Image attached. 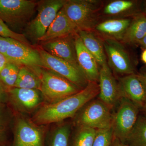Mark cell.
Returning <instances> with one entry per match:
<instances>
[{"mask_svg": "<svg viewBox=\"0 0 146 146\" xmlns=\"http://www.w3.org/2000/svg\"><path fill=\"white\" fill-rule=\"evenodd\" d=\"M99 93L98 82H89L87 86L78 93L56 102L42 106L33 118L38 125L62 121L76 115L84 106L98 96Z\"/></svg>", "mask_w": 146, "mask_h": 146, "instance_id": "1", "label": "cell"}, {"mask_svg": "<svg viewBox=\"0 0 146 146\" xmlns=\"http://www.w3.org/2000/svg\"><path fill=\"white\" fill-rule=\"evenodd\" d=\"M65 13L78 31H92L98 23V12L100 2L95 0H67Z\"/></svg>", "mask_w": 146, "mask_h": 146, "instance_id": "2", "label": "cell"}, {"mask_svg": "<svg viewBox=\"0 0 146 146\" xmlns=\"http://www.w3.org/2000/svg\"><path fill=\"white\" fill-rule=\"evenodd\" d=\"M39 77L41 82L40 92L49 103L63 100L82 89L65 78L46 69H41Z\"/></svg>", "mask_w": 146, "mask_h": 146, "instance_id": "3", "label": "cell"}, {"mask_svg": "<svg viewBox=\"0 0 146 146\" xmlns=\"http://www.w3.org/2000/svg\"><path fill=\"white\" fill-rule=\"evenodd\" d=\"M112 110L99 99L94 98L77 113L76 125L96 130L111 127L113 117Z\"/></svg>", "mask_w": 146, "mask_h": 146, "instance_id": "4", "label": "cell"}, {"mask_svg": "<svg viewBox=\"0 0 146 146\" xmlns=\"http://www.w3.org/2000/svg\"><path fill=\"white\" fill-rule=\"evenodd\" d=\"M117 109L113 115L112 127L115 137L125 143L136 124L140 109L124 98L120 99Z\"/></svg>", "mask_w": 146, "mask_h": 146, "instance_id": "5", "label": "cell"}, {"mask_svg": "<svg viewBox=\"0 0 146 146\" xmlns=\"http://www.w3.org/2000/svg\"><path fill=\"white\" fill-rule=\"evenodd\" d=\"M37 51L41 58L42 68L65 78L81 89L87 86L89 82L80 69L63 59L52 55L42 48Z\"/></svg>", "mask_w": 146, "mask_h": 146, "instance_id": "6", "label": "cell"}, {"mask_svg": "<svg viewBox=\"0 0 146 146\" xmlns=\"http://www.w3.org/2000/svg\"><path fill=\"white\" fill-rule=\"evenodd\" d=\"M103 44L108 64L111 70L123 76L135 74L130 56L123 43L115 39L104 38Z\"/></svg>", "mask_w": 146, "mask_h": 146, "instance_id": "7", "label": "cell"}, {"mask_svg": "<svg viewBox=\"0 0 146 146\" xmlns=\"http://www.w3.org/2000/svg\"><path fill=\"white\" fill-rule=\"evenodd\" d=\"M66 0L42 1L38 5L36 17L30 25L29 29L38 40L46 33L58 13L63 7Z\"/></svg>", "mask_w": 146, "mask_h": 146, "instance_id": "8", "label": "cell"}, {"mask_svg": "<svg viewBox=\"0 0 146 146\" xmlns=\"http://www.w3.org/2000/svg\"><path fill=\"white\" fill-rule=\"evenodd\" d=\"M5 56L10 63L20 67H26L39 77L42 67L37 50L14 40L9 48Z\"/></svg>", "mask_w": 146, "mask_h": 146, "instance_id": "9", "label": "cell"}, {"mask_svg": "<svg viewBox=\"0 0 146 146\" xmlns=\"http://www.w3.org/2000/svg\"><path fill=\"white\" fill-rule=\"evenodd\" d=\"M37 5L28 0H0V18L11 25L23 23L32 16Z\"/></svg>", "mask_w": 146, "mask_h": 146, "instance_id": "10", "label": "cell"}, {"mask_svg": "<svg viewBox=\"0 0 146 146\" xmlns=\"http://www.w3.org/2000/svg\"><path fill=\"white\" fill-rule=\"evenodd\" d=\"M98 98L111 109L117 105L121 98L117 81L108 63L101 66L98 79Z\"/></svg>", "mask_w": 146, "mask_h": 146, "instance_id": "11", "label": "cell"}, {"mask_svg": "<svg viewBox=\"0 0 146 146\" xmlns=\"http://www.w3.org/2000/svg\"><path fill=\"white\" fill-rule=\"evenodd\" d=\"M12 146H44L42 129L33 122L19 117L15 125Z\"/></svg>", "mask_w": 146, "mask_h": 146, "instance_id": "12", "label": "cell"}, {"mask_svg": "<svg viewBox=\"0 0 146 146\" xmlns=\"http://www.w3.org/2000/svg\"><path fill=\"white\" fill-rule=\"evenodd\" d=\"M75 34L42 42V48L52 55L63 59L80 69L76 54Z\"/></svg>", "mask_w": 146, "mask_h": 146, "instance_id": "13", "label": "cell"}, {"mask_svg": "<svg viewBox=\"0 0 146 146\" xmlns=\"http://www.w3.org/2000/svg\"><path fill=\"white\" fill-rule=\"evenodd\" d=\"M121 98L130 100L140 109L146 101V92L136 74L123 76L118 80Z\"/></svg>", "mask_w": 146, "mask_h": 146, "instance_id": "14", "label": "cell"}, {"mask_svg": "<svg viewBox=\"0 0 146 146\" xmlns=\"http://www.w3.org/2000/svg\"><path fill=\"white\" fill-rule=\"evenodd\" d=\"M9 100L16 109L29 112L42 103L43 95L39 90L13 87L8 90Z\"/></svg>", "mask_w": 146, "mask_h": 146, "instance_id": "15", "label": "cell"}, {"mask_svg": "<svg viewBox=\"0 0 146 146\" xmlns=\"http://www.w3.org/2000/svg\"><path fill=\"white\" fill-rule=\"evenodd\" d=\"M74 42L79 67L88 82H98L100 66L94 56L84 46L77 33L75 35Z\"/></svg>", "mask_w": 146, "mask_h": 146, "instance_id": "16", "label": "cell"}, {"mask_svg": "<svg viewBox=\"0 0 146 146\" xmlns=\"http://www.w3.org/2000/svg\"><path fill=\"white\" fill-rule=\"evenodd\" d=\"M78 31L65 13L63 7L47 29L46 33L38 41L42 42L75 34Z\"/></svg>", "mask_w": 146, "mask_h": 146, "instance_id": "17", "label": "cell"}, {"mask_svg": "<svg viewBox=\"0 0 146 146\" xmlns=\"http://www.w3.org/2000/svg\"><path fill=\"white\" fill-rule=\"evenodd\" d=\"M131 19L117 18L108 19L99 23L94 29L104 38L115 39L121 42Z\"/></svg>", "mask_w": 146, "mask_h": 146, "instance_id": "18", "label": "cell"}, {"mask_svg": "<svg viewBox=\"0 0 146 146\" xmlns=\"http://www.w3.org/2000/svg\"><path fill=\"white\" fill-rule=\"evenodd\" d=\"M77 34L84 46L94 56L100 67L107 63L103 40L92 31H78Z\"/></svg>", "mask_w": 146, "mask_h": 146, "instance_id": "19", "label": "cell"}, {"mask_svg": "<svg viewBox=\"0 0 146 146\" xmlns=\"http://www.w3.org/2000/svg\"><path fill=\"white\" fill-rule=\"evenodd\" d=\"M139 5L137 1L131 0H115L108 3L103 9V13L110 17L127 18L129 16H135L139 12Z\"/></svg>", "mask_w": 146, "mask_h": 146, "instance_id": "20", "label": "cell"}, {"mask_svg": "<svg viewBox=\"0 0 146 146\" xmlns=\"http://www.w3.org/2000/svg\"><path fill=\"white\" fill-rule=\"evenodd\" d=\"M146 35V17L140 13L133 16L121 42L128 44H138Z\"/></svg>", "mask_w": 146, "mask_h": 146, "instance_id": "21", "label": "cell"}, {"mask_svg": "<svg viewBox=\"0 0 146 146\" xmlns=\"http://www.w3.org/2000/svg\"><path fill=\"white\" fill-rule=\"evenodd\" d=\"M41 84L40 78L33 71L26 67H21L14 87L40 91Z\"/></svg>", "mask_w": 146, "mask_h": 146, "instance_id": "22", "label": "cell"}, {"mask_svg": "<svg viewBox=\"0 0 146 146\" xmlns=\"http://www.w3.org/2000/svg\"><path fill=\"white\" fill-rule=\"evenodd\" d=\"M125 143L129 146H146V117L140 115Z\"/></svg>", "mask_w": 146, "mask_h": 146, "instance_id": "23", "label": "cell"}, {"mask_svg": "<svg viewBox=\"0 0 146 146\" xmlns=\"http://www.w3.org/2000/svg\"><path fill=\"white\" fill-rule=\"evenodd\" d=\"M96 131L91 128L78 127L70 146H93Z\"/></svg>", "mask_w": 146, "mask_h": 146, "instance_id": "24", "label": "cell"}, {"mask_svg": "<svg viewBox=\"0 0 146 146\" xmlns=\"http://www.w3.org/2000/svg\"><path fill=\"white\" fill-rule=\"evenodd\" d=\"M20 68L18 65L9 62L0 72V81L7 90L14 87Z\"/></svg>", "mask_w": 146, "mask_h": 146, "instance_id": "25", "label": "cell"}, {"mask_svg": "<svg viewBox=\"0 0 146 146\" xmlns=\"http://www.w3.org/2000/svg\"><path fill=\"white\" fill-rule=\"evenodd\" d=\"M70 127L68 125L60 126L56 130L49 142L48 146H69Z\"/></svg>", "mask_w": 146, "mask_h": 146, "instance_id": "26", "label": "cell"}, {"mask_svg": "<svg viewBox=\"0 0 146 146\" xmlns=\"http://www.w3.org/2000/svg\"><path fill=\"white\" fill-rule=\"evenodd\" d=\"M114 137L112 127L98 129L93 146H110Z\"/></svg>", "mask_w": 146, "mask_h": 146, "instance_id": "27", "label": "cell"}, {"mask_svg": "<svg viewBox=\"0 0 146 146\" xmlns=\"http://www.w3.org/2000/svg\"><path fill=\"white\" fill-rule=\"evenodd\" d=\"M0 36L11 38L29 46H30L28 41L23 35L12 31L1 18H0Z\"/></svg>", "mask_w": 146, "mask_h": 146, "instance_id": "28", "label": "cell"}, {"mask_svg": "<svg viewBox=\"0 0 146 146\" xmlns=\"http://www.w3.org/2000/svg\"><path fill=\"white\" fill-rule=\"evenodd\" d=\"M9 116L5 104H0V145H5Z\"/></svg>", "mask_w": 146, "mask_h": 146, "instance_id": "29", "label": "cell"}, {"mask_svg": "<svg viewBox=\"0 0 146 146\" xmlns=\"http://www.w3.org/2000/svg\"><path fill=\"white\" fill-rule=\"evenodd\" d=\"M14 39L0 36V53L5 55L9 48Z\"/></svg>", "mask_w": 146, "mask_h": 146, "instance_id": "30", "label": "cell"}, {"mask_svg": "<svg viewBox=\"0 0 146 146\" xmlns=\"http://www.w3.org/2000/svg\"><path fill=\"white\" fill-rule=\"evenodd\" d=\"M8 101V90L0 81V104H5Z\"/></svg>", "mask_w": 146, "mask_h": 146, "instance_id": "31", "label": "cell"}, {"mask_svg": "<svg viewBox=\"0 0 146 146\" xmlns=\"http://www.w3.org/2000/svg\"><path fill=\"white\" fill-rule=\"evenodd\" d=\"M9 63V61L5 55L0 53V72Z\"/></svg>", "mask_w": 146, "mask_h": 146, "instance_id": "32", "label": "cell"}, {"mask_svg": "<svg viewBox=\"0 0 146 146\" xmlns=\"http://www.w3.org/2000/svg\"><path fill=\"white\" fill-rule=\"evenodd\" d=\"M136 74L140 81L143 84L146 92V69Z\"/></svg>", "mask_w": 146, "mask_h": 146, "instance_id": "33", "label": "cell"}, {"mask_svg": "<svg viewBox=\"0 0 146 146\" xmlns=\"http://www.w3.org/2000/svg\"><path fill=\"white\" fill-rule=\"evenodd\" d=\"M110 146H129L127 144L123 143L118 138L115 136L112 140V143Z\"/></svg>", "mask_w": 146, "mask_h": 146, "instance_id": "34", "label": "cell"}, {"mask_svg": "<svg viewBox=\"0 0 146 146\" xmlns=\"http://www.w3.org/2000/svg\"><path fill=\"white\" fill-rule=\"evenodd\" d=\"M141 60L146 65V48L144 49L141 54Z\"/></svg>", "mask_w": 146, "mask_h": 146, "instance_id": "35", "label": "cell"}, {"mask_svg": "<svg viewBox=\"0 0 146 146\" xmlns=\"http://www.w3.org/2000/svg\"><path fill=\"white\" fill-rule=\"evenodd\" d=\"M139 45L143 47L144 49L146 48V35L144 36L141 41L138 42V44Z\"/></svg>", "mask_w": 146, "mask_h": 146, "instance_id": "36", "label": "cell"}, {"mask_svg": "<svg viewBox=\"0 0 146 146\" xmlns=\"http://www.w3.org/2000/svg\"><path fill=\"white\" fill-rule=\"evenodd\" d=\"M141 111L142 112L143 115L146 117V101L143 107L141 109Z\"/></svg>", "mask_w": 146, "mask_h": 146, "instance_id": "37", "label": "cell"}, {"mask_svg": "<svg viewBox=\"0 0 146 146\" xmlns=\"http://www.w3.org/2000/svg\"><path fill=\"white\" fill-rule=\"evenodd\" d=\"M143 13L145 14V16L146 17V1L144 2L143 5Z\"/></svg>", "mask_w": 146, "mask_h": 146, "instance_id": "38", "label": "cell"}, {"mask_svg": "<svg viewBox=\"0 0 146 146\" xmlns=\"http://www.w3.org/2000/svg\"><path fill=\"white\" fill-rule=\"evenodd\" d=\"M0 146H7L6 144L5 145H0Z\"/></svg>", "mask_w": 146, "mask_h": 146, "instance_id": "39", "label": "cell"}]
</instances>
